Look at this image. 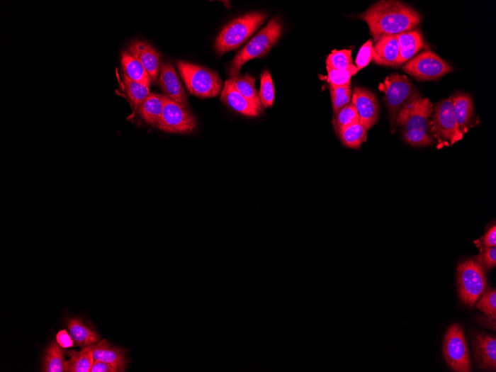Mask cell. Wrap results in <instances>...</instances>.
<instances>
[{
  "instance_id": "cell-1",
  "label": "cell",
  "mask_w": 496,
  "mask_h": 372,
  "mask_svg": "<svg viewBox=\"0 0 496 372\" xmlns=\"http://www.w3.org/2000/svg\"><path fill=\"white\" fill-rule=\"evenodd\" d=\"M358 18L368 25L375 43L385 35L410 32L422 22L421 15L416 10L394 0H385L372 5L358 15Z\"/></svg>"
},
{
  "instance_id": "cell-2",
  "label": "cell",
  "mask_w": 496,
  "mask_h": 372,
  "mask_svg": "<svg viewBox=\"0 0 496 372\" xmlns=\"http://www.w3.org/2000/svg\"><path fill=\"white\" fill-rule=\"evenodd\" d=\"M433 104L428 98L417 97L399 112L396 125L402 129L405 141L412 147H428L435 144L430 135L429 118Z\"/></svg>"
},
{
  "instance_id": "cell-3",
  "label": "cell",
  "mask_w": 496,
  "mask_h": 372,
  "mask_svg": "<svg viewBox=\"0 0 496 372\" xmlns=\"http://www.w3.org/2000/svg\"><path fill=\"white\" fill-rule=\"evenodd\" d=\"M283 26L280 18L276 17L262 28L231 61L229 67L230 79H234L239 75L241 68L247 62L267 56L282 37Z\"/></svg>"
},
{
  "instance_id": "cell-4",
  "label": "cell",
  "mask_w": 496,
  "mask_h": 372,
  "mask_svg": "<svg viewBox=\"0 0 496 372\" xmlns=\"http://www.w3.org/2000/svg\"><path fill=\"white\" fill-rule=\"evenodd\" d=\"M267 17L265 13L250 12L231 21L215 40L216 54L222 56L238 49L265 23Z\"/></svg>"
},
{
  "instance_id": "cell-5",
  "label": "cell",
  "mask_w": 496,
  "mask_h": 372,
  "mask_svg": "<svg viewBox=\"0 0 496 372\" xmlns=\"http://www.w3.org/2000/svg\"><path fill=\"white\" fill-rule=\"evenodd\" d=\"M178 69L191 95L199 98L219 96L223 82L218 73L186 61H179Z\"/></svg>"
},
{
  "instance_id": "cell-6",
  "label": "cell",
  "mask_w": 496,
  "mask_h": 372,
  "mask_svg": "<svg viewBox=\"0 0 496 372\" xmlns=\"http://www.w3.org/2000/svg\"><path fill=\"white\" fill-rule=\"evenodd\" d=\"M429 121L430 135L438 141V148L453 145L461 140L452 98L437 103Z\"/></svg>"
},
{
  "instance_id": "cell-7",
  "label": "cell",
  "mask_w": 496,
  "mask_h": 372,
  "mask_svg": "<svg viewBox=\"0 0 496 372\" xmlns=\"http://www.w3.org/2000/svg\"><path fill=\"white\" fill-rule=\"evenodd\" d=\"M379 89L385 94L384 101L393 128L396 125L397 116L402 108L421 96L407 77L398 73L387 77Z\"/></svg>"
},
{
  "instance_id": "cell-8",
  "label": "cell",
  "mask_w": 496,
  "mask_h": 372,
  "mask_svg": "<svg viewBox=\"0 0 496 372\" xmlns=\"http://www.w3.org/2000/svg\"><path fill=\"white\" fill-rule=\"evenodd\" d=\"M487 283L484 269L474 259L461 263L458 267V288L461 301L473 306L486 291Z\"/></svg>"
},
{
  "instance_id": "cell-9",
  "label": "cell",
  "mask_w": 496,
  "mask_h": 372,
  "mask_svg": "<svg viewBox=\"0 0 496 372\" xmlns=\"http://www.w3.org/2000/svg\"><path fill=\"white\" fill-rule=\"evenodd\" d=\"M443 354L447 365L453 371H472L469 347L460 325L453 324L448 329L444 339Z\"/></svg>"
},
{
  "instance_id": "cell-10",
  "label": "cell",
  "mask_w": 496,
  "mask_h": 372,
  "mask_svg": "<svg viewBox=\"0 0 496 372\" xmlns=\"http://www.w3.org/2000/svg\"><path fill=\"white\" fill-rule=\"evenodd\" d=\"M402 70L419 81H434L453 72V68L438 55L425 50L402 66Z\"/></svg>"
},
{
  "instance_id": "cell-11",
  "label": "cell",
  "mask_w": 496,
  "mask_h": 372,
  "mask_svg": "<svg viewBox=\"0 0 496 372\" xmlns=\"http://www.w3.org/2000/svg\"><path fill=\"white\" fill-rule=\"evenodd\" d=\"M168 133L188 134L196 128V120L189 108L164 96V110L158 124Z\"/></svg>"
},
{
  "instance_id": "cell-12",
  "label": "cell",
  "mask_w": 496,
  "mask_h": 372,
  "mask_svg": "<svg viewBox=\"0 0 496 372\" xmlns=\"http://www.w3.org/2000/svg\"><path fill=\"white\" fill-rule=\"evenodd\" d=\"M352 103L360 116V123L366 130L375 126L379 119L380 108L373 93L361 88L354 87Z\"/></svg>"
},
{
  "instance_id": "cell-13",
  "label": "cell",
  "mask_w": 496,
  "mask_h": 372,
  "mask_svg": "<svg viewBox=\"0 0 496 372\" xmlns=\"http://www.w3.org/2000/svg\"><path fill=\"white\" fill-rule=\"evenodd\" d=\"M473 355L477 367L480 370H496V339L482 332L472 335Z\"/></svg>"
},
{
  "instance_id": "cell-14",
  "label": "cell",
  "mask_w": 496,
  "mask_h": 372,
  "mask_svg": "<svg viewBox=\"0 0 496 372\" xmlns=\"http://www.w3.org/2000/svg\"><path fill=\"white\" fill-rule=\"evenodd\" d=\"M159 83L165 96L186 108H189L188 96L179 79L174 66L169 62L162 61Z\"/></svg>"
},
{
  "instance_id": "cell-15",
  "label": "cell",
  "mask_w": 496,
  "mask_h": 372,
  "mask_svg": "<svg viewBox=\"0 0 496 372\" xmlns=\"http://www.w3.org/2000/svg\"><path fill=\"white\" fill-rule=\"evenodd\" d=\"M128 51L145 67L153 82L159 80L161 68V54L150 43L134 40L129 45Z\"/></svg>"
},
{
  "instance_id": "cell-16",
  "label": "cell",
  "mask_w": 496,
  "mask_h": 372,
  "mask_svg": "<svg viewBox=\"0 0 496 372\" xmlns=\"http://www.w3.org/2000/svg\"><path fill=\"white\" fill-rule=\"evenodd\" d=\"M398 41L400 55L396 67L406 64L422 50H429V46L425 42L419 29H415L410 32L398 35Z\"/></svg>"
},
{
  "instance_id": "cell-17",
  "label": "cell",
  "mask_w": 496,
  "mask_h": 372,
  "mask_svg": "<svg viewBox=\"0 0 496 372\" xmlns=\"http://www.w3.org/2000/svg\"><path fill=\"white\" fill-rule=\"evenodd\" d=\"M399 55L398 35H385L376 43L372 59L379 65L396 67Z\"/></svg>"
},
{
  "instance_id": "cell-18",
  "label": "cell",
  "mask_w": 496,
  "mask_h": 372,
  "mask_svg": "<svg viewBox=\"0 0 496 372\" xmlns=\"http://www.w3.org/2000/svg\"><path fill=\"white\" fill-rule=\"evenodd\" d=\"M221 101L235 111L248 117L259 115L256 107L236 89L231 79L225 83Z\"/></svg>"
},
{
  "instance_id": "cell-19",
  "label": "cell",
  "mask_w": 496,
  "mask_h": 372,
  "mask_svg": "<svg viewBox=\"0 0 496 372\" xmlns=\"http://www.w3.org/2000/svg\"><path fill=\"white\" fill-rule=\"evenodd\" d=\"M93 356L95 361H100L114 365L121 371L125 370L128 359L125 350L112 347L108 344L107 340L103 339L98 344L92 346Z\"/></svg>"
},
{
  "instance_id": "cell-20",
  "label": "cell",
  "mask_w": 496,
  "mask_h": 372,
  "mask_svg": "<svg viewBox=\"0 0 496 372\" xmlns=\"http://www.w3.org/2000/svg\"><path fill=\"white\" fill-rule=\"evenodd\" d=\"M458 126L463 135L468 133L472 121L474 107L471 97L464 93H458L452 98Z\"/></svg>"
},
{
  "instance_id": "cell-21",
  "label": "cell",
  "mask_w": 496,
  "mask_h": 372,
  "mask_svg": "<svg viewBox=\"0 0 496 372\" xmlns=\"http://www.w3.org/2000/svg\"><path fill=\"white\" fill-rule=\"evenodd\" d=\"M121 64L123 74L133 81L149 86L152 79L145 67L134 57L129 51H125L121 55Z\"/></svg>"
},
{
  "instance_id": "cell-22",
  "label": "cell",
  "mask_w": 496,
  "mask_h": 372,
  "mask_svg": "<svg viewBox=\"0 0 496 372\" xmlns=\"http://www.w3.org/2000/svg\"><path fill=\"white\" fill-rule=\"evenodd\" d=\"M164 110V95L150 93L138 108L144 120L152 127H158Z\"/></svg>"
},
{
  "instance_id": "cell-23",
  "label": "cell",
  "mask_w": 496,
  "mask_h": 372,
  "mask_svg": "<svg viewBox=\"0 0 496 372\" xmlns=\"http://www.w3.org/2000/svg\"><path fill=\"white\" fill-rule=\"evenodd\" d=\"M67 327L77 346H88L97 344L101 336L89 328L80 319H69Z\"/></svg>"
},
{
  "instance_id": "cell-24",
  "label": "cell",
  "mask_w": 496,
  "mask_h": 372,
  "mask_svg": "<svg viewBox=\"0 0 496 372\" xmlns=\"http://www.w3.org/2000/svg\"><path fill=\"white\" fill-rule=\"evenodd\" d=\"M231 80L236 89L256 107L259 113L264 111V106L261 104L259 94L256 89V79L254 76L249 74H239Z\"/></svg>"
},
{
  "instance_id": "cell-25",
  "label": "cell",
  "mask_w": 496,
  "mask_h": 372,
  "mask_svg": "<svg viewBox=\"0 0 496 372\" xmlns=\"http://www.w3.org/2000/svg\"><path fill=\"white\" fill-rule=\"evenodd\" d=\"M94 361L92 346H88L72 354L71 359L66 361L64 370L68 372H90Z\"/></svg>"
},
{
  "instance_id": "cell-26",
  "label": "cell",
  "mask_w": 496,
  "mask_h": 372,
  "mask_svg": "<svg viewBox=\"0 0 496 372\" xmlns=\"http://www.w3.org/2000/svg\"><path fill=\"white\" fill-rule=\"evenodd\" d=\"M124 89L130 101L134 112H137L145 99L150 94V87L133 81L123 74Z\"/></svg>"
},
{
  "instance_id": "cell-27",
  "label": "cell",
  "mask_w": 496,
  "mask_h": 372,
  "mask_svg": "<svg viewBox=\"0 0 496 372\" xmlns=\"http://www.w3.org/2000/svg\"><path fill=\"white\" fill-rule=\"evenodd\" d=\"M57 343L52 342L45 350L43 371L45 372H64L65 359L63 351Z\"/></svg>"
},
{
  "instance_id": "cell-28",
  "label": "cell",
  "mask_w": 496,
  "mask_h": 372,
  "mask_svg": "<svg viewBox=\"0 0 496 372\" xmlns=\"http://www.w3.org/2000/svg\"><path fill=\"white\" fill-rule=\"evenodd\" d=\"M366 131L361 123H356L344 129L338 136L345 146L356 149L367 141Z\"/></svg>"
},
{
  "instance_id": "cell-29",
  "label": "cell",
  "mask_w": 496,
  "mask_h": 372,
  "mask_svg": "<svg viewBox=\"0 0 496 372\" xmlns=\"http://www.w3.org/2000/svg\"><path fill=\"white\" fill-rule=\"evenodd\" d=\"M356 123H360V116L352 102L340 108L333 119L334 128L337 135Z\"/></svg>"
},
{
  "instance_id": "cell-30",
  "label": "cell",
  "mask_w": 496,
  "mask_h": 372,
  "mask_svg": "<svg viewBox=\"0 0 496 372\" xmlns=\"http://www.w3.org/2000/svg\"><path fill=\"white\" fill-rule=\"evenodd\" d=\"M353 60L351 50H334L327 59V67L337 71H346L352 68Z\"/></svg>"
},
{
  "instance_id": "cell-31",
  "label": "cell",
  "mask_w": 496,
  "mask_h": 372,
  "mask_svg": "<svg viewBox=\"0 0 496 372\" xmlns=\"http://www.w3.org/2000/svg\"><path fill=\"white\" fill-rule=\"evenodd\" d=\"M261 88L259 93L261 104L264 108L273 106L275 98V88L272 77L268 70L262 72L260 76Z\"/></svg>"
},
{
  "instance_id": "cell-32",
  "label": "cell",
  "mask_w": 496,
  "mask_h": 372,
  "mask_svg": "<svg viewBox=\"0 0 496 372\" xmlns=\"http://www.w3.org/2000/svg\"><path fill=\"white\" fill-rule=\"evenodd\" d=\"M329 89L333 111L336 114L340 108L350 103L352 96L351 84L342 86L330 85Z\"/></svg>"
},
{
  "instance_id": "cell-33",
  "label": "cell",
  "mask_w": 496,
  "mask_h": 372,
  "mask_svg": "<svg viewBox=\"0 0 496 372\" xmlns=\"http://www.w3.org/2000/svg\"><path fill=\"white\" fill-rule=\"evenodd\" d=\"M477 308L487 317L490 322L495 325L496 320V290L488 289L480 301L477 303Z\"/></svg>"
},
{
  "instance_id": "cell-34",
  "label": "cell",
  "mask_w": 496,
  "mask_h": 372,
  "mask_svg": "<svg viewBox=\"0 0 496 372\" xmlns=\"http://www.w3.org/2000/svg\"><path fill=\"white\" fill-rule=\"evenodd\" d=\"M328 79L330 85L335 86H342L351 84V79L353 75L358 72V69L355 66L349 70L337 71L327 67Z\"/></svg>"
},
{
  "instance_id": "cell-35",
  "label": "cell",
  "mask_w": 496,
  "mask_h": 372,
  "mask_svg": "<svg viewBox=\"0 0 496 372\" xmlns=\"http://www.w3.org/2000/svg\"><path fill=\"white\" fill-rule=\"evenodd\" d=\"M479 248L480 254L475 257V260L488 271L495 268L496 266V247H479Z\"/></svg>"
},
{
  "instance_id": "cell-36",
  "label": "cell",
  "mask_w": 496,
  "mask_h": 372,
  "mask_svg": "<svg viewBox=\"0 0 496 372\" xmlns=\"http://www.w3.org/2000/svg\"><path fill=\"white\" fill-rule=\"evenodd\" d=\"M372 57H373V40L371 39L362 46L356 58L355 65L358 71L368 65Z\"/></svg>"
},
{
  "instance_id": "cell-37",
  "label": "cell",
  "mask_w": 496,
  "mask_h": 372,
  "mask_svg": "<svg viewBox=\"0 0 496 372\" xmlns=\"http://www.w3.org/2000/svg\"><path fill=\"white\" fill-rule=\"evenodd\" d=\"M478 247H496V226L494 225L486 232L485 236L478 240Z\"/></svg>"
},
{
  "instance_id": "cell-38",
  "label": "cell",
  "mask_w": 496,
  "mask_h": 372,
  "mask_svg": "<svg viewBox=\"0 0 496 372\" xmlns=\"http://www.w3.org/2000/svg\"><path fill=\"white\" fill-rule=\"evenodd\" d=\"M90 372H121V371L114 365L100 361H95L91 366Z\"/></svg>"
},
{
  "instance_id": "cell-39",
  "label": "cell",
  "mask_w": 496,
  "mask_h": 372,
  "mask_svg": "<svg viewBox=\"0 0 496 372\" xmlns=\"http://www.w3.org/2000/svg\"><path fill=\"white\" fill-rule=\"evenodd\" d=\"M57 342L62 348H69L74 345V340L70 334L65 330H62L57 333Z\"/></svg>"
}]
</instances>
